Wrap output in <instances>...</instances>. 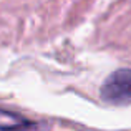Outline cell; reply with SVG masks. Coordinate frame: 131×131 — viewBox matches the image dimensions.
Listing matches in <instances>:
<instances>
[{
	"label": "cell",
	"instance_id": "obj_1",
	"mask_svg": "<svg viewBox=\"0 0 131 131\" xmlns=\"http://www.w3.org/2000/svg\"><path fill=\"white\" fill-rule=\"evenodd\" d=\"M103 96L108 101H129L131 100V71L123 70L111 75L103 85Z\"/></svg>",
	"mask_w": 131,
	"mask_h": 131
}]
</instances>
